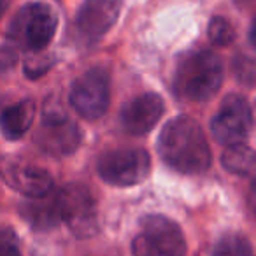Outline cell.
<instances>
[{
    "label": "cell",
    "mask_w": 256,
    "mask_h": 256,
    "mask_svg": "<svg viewBox=\"0 0 256 256\" xmlns=\"http://www.w3.org/2000/svg\"><path fill=\"white\" fill-rule=\"evenodd\" d=\"M160 156L168 167L182 174H200L210 165V150L195 120L179 116L165 124L158 139Z\"/></svg>",
    "instance_id": "cell-1"
},
{
    "label": "cell",
    "mask_w": 256,
    "mask_h": 256,
    "mask_svg": "<svg viewBox=\"0 0 256 256\" xmlns=\"http://www.w3.org/2000/svg\"><path fill=\"white\" fill-rule=\"evenodd\" d=\"M223 82V64L209 50L195 51L178 65L174 88L181 96L193 102L212 98Z\"/></svg>",
    "instance_id": "cell-2"
},
{
    "label": "cell",
    "mask_w": 256,
    "mask_h": 256,
    "mask_svg": "<svg viewBox=\"0 0 256 256\" xmlns=\"http://www.w3.org/2000/svg\"><path fill=\"white\" fill-rule=\"evenodd\" d=\"M56 12L42 2L26 4L18 11L8 30V39L32 53L46 50L56 32Z\"/></svg>",
    "instance_id": "cell-3"
},
{
    "label": "cell",
    "mask_w": 256,
    "mask_h": 256,
    "mask_svg": "<svg viewBox=\"0 0 256 256\" xmlns=\"http://www.w3.org/2000/svg\"><path fill=\"white\" fill-rule=\"evenodd\" d=\"M132 252L134 256H184V235L168 218L150 214L140 221V232L132 242Z\"/></svg>",
    "instance_id": "cell-4"
},
{
    "label": "cell",
    "mask_w": 256,
    "mask_h": 256,
    "mask_svg": "<svg viewBox=\"0 0 256 256\" xmlns=\"http://www.w3.org/2000/svg\"><path fill=\"white\" fill-rule=\"evenodd\" d=\"M60 220L78 238H90L98 234V214L92 192L84 184L70 182L56 195Z\"/></svg>",
    "instance_id": "cell-5"
},
{
    "label": "cell",
    "mask_w": 256,
    "mask_h": 256,
    "mask_svg": "<svg viewBox=\"0 0 256 256\" xmlns=\"http://www.w3.org/2000/svg\"><path fill=\"white\" fill-rule=\"evenodd\" d=\"M98 176L114 186H134L151 172V158L144 150H116L102 154L96 164Z\"/></svg>",
    "instance_id": "cell-6"
},
{
    "label": "cell",
    "mask_w": 256,
    "mask_h": 256,
    "mask_svg": "<svg viewBox=\"0 0 256 256\" xmlns=\"http://www.w3.org/2000/svg\"><path fill=\"white\" fill-rule=\"evenodd\" d=\"M109 76L104 68H92L82 74L72 86L70 102L86 120H98L109 107Z\"/></svg>",
    "instance_id": "cell-7"
},
{
    "label": "cell",
    "mask_w": 256,
    "mask_h": 256,
    "mask_svg": "<svg viewBox=\"0 0 256 256\" xmlns=\"http://www.w3.org/2000/svg\"><path fill=\"white\" fill-rule=\"evenodd\" d=\"M251 107L240 95H230L228 98H224L221 109L210 121L214 139L226 146L242 142L251 132Z\"/></svg>",
    "instance_id": "cell-8"
},
{
    "label": "cell",
    "mask_w": 256,
    "mask_h": 256,
    "mask_svg": "<svg viewBox=\"0 0 256 256\" xmlns=\"http://www.w3.org/2000/svg\"><path fill=\"white\" fill-rule=\"evenodd\" d=\"M123 0H84L76 14V32L84 44H93L116 23Z\"/></svg>",
    "instance_id": "cell-9"
},
{
    "label": "cell",
    "mask_w": 256,
    "mask_h": 256,
    "mask_svg": "<svg viewBox=\"0 0 256 256\" xmlns=\"http://www.w3.org/2000/svg\"><path fill=\"white\" fill-rule=\"evenodd\" d=\"M164 116V100L156 93H146L124 104L121 109V124L132 136H146Z\"/></svg>",
    "instance_id": "cell-10"
},
{
    "label": "cell",
    "mask_w": 256,
    "mask_h": 256,
    "mask_svg": "<svg viewBox=\"0 0 256 256\" xmlns=\"http://www.w3.org/2000/svg\"><path fill=\"white\" fill-rule=\"evenodd\" d=\"M81 142V130L68 118L54 123H42L37 134V144L42 151L53 156L70 154Z\"/></svg>",
    "instance_id": "cell-11"
},
{
    "label": "cell",
    "mask_w": 256,
    "mask_h": 256,
    "mask_svg": "<svg viewBox=\"0 0 256 256\" xmlns=\"http://www.w3.org/2000/svg\"><path fill=\"white\" fill-rule=\"evenodd\" d=\"M8 179L20 193L28 198L46 196L53 190V181L46 170L34 165H18L8 172Z\"/></svg>",
    "instance_id": "cell-12"
},
{
    "label": "cell",
    "mask_w": 256,
    "mask_h": 256,
    "mask_svg": "<svg viewBox=\"0 0 256 256\" xmlns=\"http://www.w3.org/2000/svg\"><path fill=\"white\" fill-rule=\"evenodd\" d=\"M34 114H36V104L30 98H25L2 110V114H0V130H2L4 137L16 140L25 136L34 121Z\"/></svg>",
    "instance_id": "cell-13"
},
{
    "label": "cell",
    "mask_w": 256,
    "mask_h": 256,
    "mask_svg": "<svg viewBox=\"0 0 256 256\" xmlns=\"http://www.w3.org/2000/svg\"><path fill=\"white\" fill-rule=\"evenodd\" d=\"M20 210L26 223L36 230H50L60 223L56 196H51V193L40 198H30V202L23 204Z\"/></svg>",
    "instance_id": "cell-14"
},
{
    "label": "cell",
    "mask_w": 256,
    "mask_h": 256,
    "mask_svg": "<svg viewBox=\"0 0 256 256\" xmlns=\"http://www.w3.org/2000/svg\"><path fill=\"white\" fill-rule=\"evenodd\" d=\"M221 164L232 174L248 176L254 170V151L242 142L230 144L221 156Z\"/></svg>",
    "instance_id": "cell-15"
},
{
    "label": "cell",
    "mask_w": 256,
    "mask_h": 256,
    "mask_svg": "<svg viewBox=\"0 0 256 256\" xmlns=\"http://www.w3.org/2000/svg\"><path fill=\"white\" fill-rule=\"evenodd\" d=\"M209 39L216 46H228L235 40V30L223 16H214L209 23Z\"/></svg>",
    "instance_id": "cell-16"
},
{
    "label": "cell",
    "mask_w": 256,
    "mask_h": 256,
    "mask_svg": "<svg viewBox=\"0 0 256 256\" xmlns=\"http://www.w3.org/2000/svg\"><path fill=\"white\" fill-rule=\"evenodd\" d=\"M214 256H252L251 246L240 235H230L218 246Z\"/></svg>",
    "instance_id": "cell-17"
},
{
    "label": "cell",
    "mask_w": 256,
    "mask_h": 256,
    "mask_svg": "<svg viewBox=\"0 0 256 256\" xmlns=\"http://www.w3.org/2000/svg\"><path fill=\"white\" fill-rule=\"evenodd\" d=\"M53 65H54L53 56H39V54H34V56L26 58L25 74H26V78H30V79H37L46 74Z\"/></svg>",
    "instance_id": "cell-18"
},
{
    "label": "cell",
    "mask_w": 256,
    "mask_h": 256,
    "mask_svg": "<svg viewBox=\"0 0 256 256\" xmlns=\"http://www.w3.org/2000/svg\"><path fill=\"white\" fill-rule=\"evenodd\" d=\"M67 112H65V107L62 104V98L58 96H51L44 102V109H42V123H54V121H62L65 120Z\"/></svg>",
    "instance_id": "cell-19"
},
{
    "label": "cell",
    "mask_w": 256,
    "mask_h": 256,
    "mask_svg": "<svg viewBox=\"0 0 256 256\" xmlns=\"http://www.w3.org/2000/svg\"><path fill=\"white\" fill-rule=\"evenodd\" d=\"M235 72H237L240 81L251 84L252 78H254V64H252L251 58H246V56L237 58V62H235Z\"/></svg>",
    "instance_id": "cell-20"
},
{
    "label": "cell",
    "mask_w": 256,
    "mask_h": 256,
    "mask_svg": "<svg viewBox=\"0 0 256 256\" xmlns=\"http://www.w3.org/2000/svg\"><path fill=\"white\" fill-rule=\"evenodd\" d=\"M0 256H20V249L12 235L0 234Z\"/></svg>",
    "instance_id": "cell-21"
},
{
    "label": "cell",
    "mask_w": 256,
    "mask_h": 256,
    "mask_svg": "<svg viewBox=\"0 0 256 256\" xmlns=\"http://www.w3.org/2000/svg\"><path fill=\"white\" fill-rule=\"evenodd\" d=\"M16 64V54L9 48H0V74L8 72Z\"/></svg>",
    "instance_id": "cell-22"
},
{
    "label": "cell",
    "mask_w": 256,
    "mask_h": 256,
    "mask_svg": "<svg viewBox=\"0 0 256 256\" xmlns=\"http://www.w3.org/2000/svg\"><path fill=\"white\" fill-rule=\"evenodd\" d=\"M9 2H11V0H0V18H2V14L6 12V9L9 8Z\"/></svg>",
    "instance_id": "cell-23"
}]
</instances>
